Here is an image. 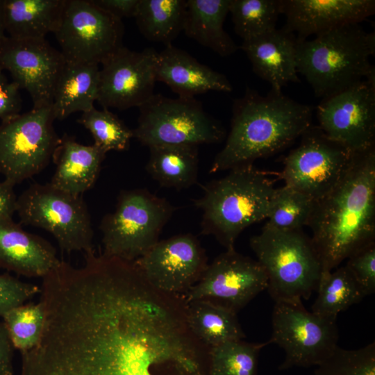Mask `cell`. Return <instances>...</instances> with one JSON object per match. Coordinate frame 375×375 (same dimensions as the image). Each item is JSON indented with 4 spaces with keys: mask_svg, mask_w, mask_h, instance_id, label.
<instances>
[{
    "mask_svg": "<svg viewBox=\"0 0 375 375\" xmlns=\"http://www.w3.org/2000/svg\"><path fill=\"white\" fill-rule=\"evenodd\" d=\"M344 266L365 297L374 293L375 242L349 256Z\"/></svg>",
    "mask_w": 375,
    "mask_h": 375,
    "instance_id": "37",
    "label": "cell"
},
{
    "mask_svg": "<svg viewBox=\"0 0 375 375\" xmlns=\"http://www.w3.org/2000/svg\"><path fill=\"white\" fill-rule=\"evenodd\" d=\"M106 154L94 144H81L74 138L63 135L53 156L56 171L49 183L60 190L81 196L94 185Z\"/></svg>",
    "mask_w": 375,
    "mask_h": 375,
    "instance_id": "23",
    "label": "cell"
},
{
    "mask_svg": "<svg viewBox=\"0 0 375 375\" xmlns=\"http://www.w3.org/2000/svg\"><path fill=\"white\" fill-rule=\"evenodd\" d=\"M13 349L7 329L0 321V375H13Z\"/></svg>",
    "mask_w": 375,
    "mask_h": 375,
    "instance_id": "41",
    "label": "cell"
},
{
    "mask_svg": "<svg viewBox=\"0 0 375 375\" xmlns=\"http://www.w3.org/2000/svg\"><path fill=\"white\" fill-rule=\"evenodd\" d=\"M158 51H131L124 46L101 63L97 101L103 108H139L153 94Z\"/></svg>",
    "mask_w": 375,
    "mask_h": 375,
    "instance_id": "18",
    "label": "cell"
},
{
    "mask_svg": "<svg viewBox=\"0 0 375 375\" xmlns=\"http://www.w3.org/2000/svg\"><path fill=\"white\" fill-rule=\"evenodd\" d=\"M272 344L232 340L210 347L209 362L210 375H256L261 349Z\"/></svg>",
    "mask_w": 375,
    "mask_h": 375,
    "instance_id": "33",
    "label": "cell"
},
{
    "mask_svg": "<svg viewBox=\"0 0 375 375\" xmlns=\"http://www.w3.org/2000/svg\"><path fill=\"white\" fill-rule=\"evenodd\" d=\"M315 200L287 185L276 188L267 212V224L281 230H300L308 226Z\"/></svg>",
    "mask_w": 375,
    "mask_h": 375,
    "instance_id": "32",
    "label": "cell"
},
{
    "mask_svg": "<svg viewBox=\"0 0 375 375\" xmlns=\"http://www.w3.org/2000/svg\"><path fill=\"white\" fill-rule=\"evenodd\" d=\"M156 81L166 84L178 97L193 98L210 91L231 92L226 76L199 62L185 51L173 44L157 53Z\"/></svg>",
    "mask_w": 375,
    "mask_h": 375,
    "instance_id": "20",
    "label": "cell"
},
{
    "mask_svg": "<svg viewBox=\"0 0 375 375\" xmlns=\"http://www.w3.org/2000/svg\"><path fill=\"white\" fill-rule=\"evenodd\" d=\"M66 63L60 51L44 39L0 41V68L8 71L29 94L33 108L51 106L57 81Z\"/></svg>",
    "mask_w": 375,
    "mask_h": 375,
    "instance_id": "16",
    "label": "cell"
},
{
    "mask_svg": "<svg viewBox=\"0 0 375 375\" xmlns=\"http://www.w3.org/2000/svg\"><path fill=\"white\" fill-rule=\"evenodd\" d=\"M185 12L186 0H139L134 18L146 39L167 46L183 31Z\"/></svg>",
    "mask_w": 375,
    "mask_h": 375,
    "instance_id": "29",
    "label": "cell"
},
{
    "mask_svg": "<svg viewBox=\"0 0 375 375\" xmlns=\"http://www.w3.org/2000/svg\"><path fill=\"white\" fill-rule=\"evenodd\" d=\"M353 154L318 126L311 125L301 135L300 144L285 157L279 175L285 185L317 201L338 183Z\"/></svg>",
    "mask_w": 375,
    "mask_h": 375,
    "instance_id": "13",
    "label": "cell"
},
{
    "mask_svg": "<svg viewBox=\"0 0 375 375\" xmlns=\"http://www.w3.org/2000/svg\"><path fill=\"white\" fill-rule=\"evenodd\" d=\"M16 212L22 224L49 232L67 252L93 249L90 215L82 197L50 183L30 185L17 198Z\"/></svg>",
    "mask_w": 375,
    "mask_h": 375,
    "instance_id": "9",
    "label": "cell"
},
{
    "mask_svg": "<svg viewBox=\"0 0 375 375\" xmlns=\"http://www.w3.org/2000/svg\"><path fill=\"white\" fill-rule=\"evenodd\" d=\"M308 226L322 273L375 242V146L353 153L338 183L315 201Z\"/></svg>",
    "mask_w": 375,
    "mask_h": 375,
    "instance_id": "2",
    "label": "cell"
},
{
    "mask_svg": "<svg viewBox=\"0 0 375 375\" xmlns=\"http://www.w3.org/2000/svg\"><path fill=\"white\" fill-rule=\"evenodd\" d=\"M98 6L117 18L133 17L135 14L139 0H92Z\"/></svg>",
    "mask_w": 375,
    "mask_h": 375,
    "instance_id": "40",
    "label": "cell"
},
{
    "mask_svg": "<svg viewBox=\"0 0 375 375\" xmlns=\"http://www.w3.org/2000/svg\"><path fill=\"white\" fill-rule=\"evenodd\" d=\"M18 85L9 81L0 68V119L5 121L19 114L22 98Z\"/></svg>",
    "mask_w": 375,
    "mask_h": 375,
    "instance_id": "39",
    "label": "cell"
},
{
    "mask_svg": "<svg viewBox=\"0 0 375 375\" xmlns=\"http://www.w3.org/2000/svg\"><path fill=\"white\" fill-rule=\"evenodd\" d=\"M230 132L210 173L253 165L290 145L312 125V107L271 90L247 88L233 101Z\"/></svg>",
    "mask_w": 375,
    "mask_h": 375,
    "instance_id": "3",
    "label": "cell"
},
{
    "mask_svg": "<svg viewBox=\"0 0 375 375\" xmlns=\"http://www.w3.org/2000/svg\"><path fill=\"white\" fill-rule=\"evenodd\" d=\"M99 65L66 62L57 81L51 108L56 119L94 108L97 99Z\"/></svg>",
    "mask_w": 375,
    "mask_h": 375,
    "instance_id": "26",
    "label": "cell"
},
{
    "mask_svg": "<svg viewBox=\"0 0 375 375\" xmlns=\"http://www.w3.org/2000/svg\"><path fill=\"white\" fill-rule=\"evenodd\" d=\"M2 3L3 0H0V41L6 36L3 24Z\"/></svg>",
    "mask_w": 375,
    "mask_h": 375,
    "instance_id": "43",
    "label": "cell"
},
{
    "mask_svg": "<svg viewBox=\"0 0 375 375\" xmlns=\"http://www.w3.org/2000/svg\"><path fill=\"white\" fill-rule=\"evenodd\" d=\"M374 12V0H283V28L303 40L347 24L361 23Z\"/></svg>",
    "mask_w": 375,
    "mask_h": 375,
    "instance_id": "19",
    "label": "cell"
},
{
    "mask_svg": "<svg viewBox=\"0 0 375 375\" xmlns=\"http://www.w3.org/2000/svg\"><path fill=\"white\" fill-rule=\"evenodd\" d=\"M17 200L14 185L6 180L0 182V220L12 219L16 212Z\"/></svg>",
    "mask_w": 375,
    "mask_h": 375,
    "instance_id": "42",
    "label": "cell"
},
{
    "mask_svg": "<svg viewBox=\"0 0 375 375\" xmlns=\"http://www.w3.org/2000/svg\"><path fill=\"white\" fill-rule=\"evenodd\" d=\"M202 188V195L194 200L202 212L201 233L213 236L229 250L246 228L266 219L276 188L267 172L248 165L228 170Z\"/></svg>",
    "mask_w": 375,
    "mask_h": 375,
    "instance_id": "5",
    "label": "cell"
},
{
    "mask_svg": "<svg viewBox=\"0 0 375 375\" xmlns=\"http://www.w3.org/2000/svg\"><path fill=\"white\" fill-rule=\"evenodd\" d=\"M134 262L153 287L183 296L201 279L208 265L204 249L191 233L159 240Z\"/></svg>",
    "mask_w": 375,
    "mask_h": 375,
    "instance_id": "17",
    "label": "cell"
},
{
    "mask_svg": "<svg viewBox=\"0 0 375 375\" xmlns=\"http://www.w3.org/2000/svg\"><path fill=\"white\" fill-rule=\"evenodd\" d=\"M316 290L317 296L311 311L334 319L340 312L359 303L365 297L344 265L322 273Z\"/></svg>",
    "mask_w": 375,
    "mask_h": 375,
    "instance_id": "30",
    "label": "cell"
},
{
    "mask_svg": "<svg viewBox=\"0 0 375 375\" xmlns=\"http://www.w3.org/2000/svg\"><path fill=\"white\" fill-rule=\"evenodd\" d=\"M230 3L231 0H186L183 31L220 56L232 55L238 47L224 29Z\"/></svg>",
    "mask_w": 375,
    "mask_h": 375,
    "instance_id": "24",
    "label": "cell"
},
{
    "mask_svg": "<svg viewBox=\"0 0 375 375\" xmlns=\"http://www.w3.org/2000/svg\"><path fill=\"white\" fill-rule=\"evenodd\" d=\"M45 375H210L182 295L141 276L88 289L55 317L39 346Z\"/></svg>",
    "mask_w": 375,
    "mask_h": 375,
    "instance_id": "1",
    "label": "cell"
},
{
    "mask_svg": "<svg viewBox=\"0 0 375 375\" xmlns=\"http://www.w3.org/2000/svg\"><path fill=\"white\" fill-rule=\"evenodd\" d=\"M77 122L90 132L94 144L106 153L128 149L133 138V130L107 108L94 107L83 112Z\"/></svg>",
    "mask_w": 375,
    "mask_h": 375,
    "instance_id": "35",
    "label": "cell"
},
{
    "mask_svg": "<svg viewBox=\"0 0 375 375\" xmlns=\"http://www.w3.org/2000/svg\"><path fill=\"white\" fill-rule=\"evenodd\" d=\"M122 19L92 0H66L54 34L67 62L99 65L123 47Z\"/></svg>",
    "mask_w": 375,
    "mask_h": 375,
    "instance_id": "12",
    "label": "cell"
},
{
    "mask_svg": "<svg viewBox=\"0 0 375 375\" xmlns=\"http://www.w3.org/2000/svg\"><path fill=\"white\" fill-rule=\"evenodd\" d=\"M267 288V277L259 262L233 249L208 265L184 297L186 301H208L238 313Z\"/></svg>",
    "mask_w": 375,
    "mask_h": 375,
    "instance_id": "15",
    "label": "cell"
},
{
    "mask_svg": "<svg viewBox=\"0 0 375 375\" xmlns=\"http://www.w3.org/2000/svg\"><path fill=\"white\" fill-rule=\"evenodd\" d=\"M66 0H3L6 32L14 39H44L60 23Z\"/></svg>",
    "mask_w": 375,
    "mask_h": 375,
    "instance_id": "25",
    "label": "cell"
},
{
    "mask_svg": "<svg viewBox=\"0 0 375 375\" xmlns=\"http://www.w3.org/2000/svg\"><path fill=\"white\" fill-rule=\"evenodd\" d=\"M318 126L353 153L375 146V77L322 99Z\"/></svg>",
    "mask_w": 375,
    "mask_h": 375,
    "instance_id": "14",
    "label": "cell"
},
{
    "mask_svg": "<svg viewBox=\"0 0 375 375\" xmlns=\"http://www.w3.org/2000/svg\"><path fill=\"white\" fill-rule=\"evenodd\" d=\"M1 317L14 349L22 353L39 345L45 319L44 307L40 300L14 307Z\"/></svg>",
    "mask_w": 375,
    "mask_h": 375,
    "instance_id": "34",
    "label": "cell"
},
{
    "mask_svg": "<svg viewBox=\"0 0 375 375\" xmlns=\"http://www.w3.org/2000/svg\"><path fill=\"white\" fill-rule=\"evenodd\" d=\"M133 138L149 147L158 145L220 142L225 137L223 126L193 98H169L154 94L139 108Z\"/></svg>",
    "mask_w": 375,
    "mask_h": 375,
    "instance_id": "8",
    "label": "cell"
},
{
    "mask_svg": "<svg viewBox=\"0 0 375 375\" xmlns=\"http://www.w3.org/2000/svg\"><path fill=\"white\" fill-rule=\"evenodd\" d=\"M40 293V288L12 276L0 274V317Z\"/></svg>",
    "mask_w": 375,
    "mask_h": 375,
    "instance_id": "38",
    "label": "cell"
},
{
    "mask_svg": "<svg viewBox=\"0 0 375 375\" xmlns=\"http://www.w3.org/2000/svg\"><path fill=\"white\" fill-rule=\"evenodd\" d=\"M47 241L25 231L12 219L0 220V267L43 278L60 262Z\"/></svg>",
    "mask_w": 375,
    "mask_h": 375,
    "instance_id": "22",
    "label": "cell"
},
{
    "mask_svg": "<svg viewBox=\"0 0 375 375\" xmlns=\"http://www.w3.org/2000/svg\"><path fill=\"white\" fill-rule=\"evenodd\" d=\"M249 244L275 302L307 300L317 290L322 268L310 238L302 229L281 230L265 224Z\"/></svg>",
    "mask_w": 375,
    "mask_h": 375,
    "instance_id": "6",
    "label": "cell"
},
{
    "mask_svg": "<svg viewBox=\"0 0 375 375\" xmlns=\"http://www.w3.org/2000/svg\"><path fill=\"white\" fill-rule=\"evenodd\" d=\"M149 149L146 170L160 186L181 190L197 183L199 146L158 145L149 147Z\"/></svg>",
    "mask_w": 375,
    "mask_h": 375,
    "instance_id": "27",
    "label": "cell"
},
{
    "mask_svg": "<svg viewBox=\"0 0 375 375\" xmlns=\"http://www.w3.org/2000/svg\"><path fill=\"white\" fill-rule=\"evenodd\" d=\"M315 375H375V343L353 350L338 346Z\"/></svg>",
    "mask_w": 375,
    "mask_h": 375,
    "instance_id": "36",
    "label": "cell"
},
{
    "mask_svg": "<svg viewBox=\"0 0 375 375\" xmlns=\"http://www.w3.org/2000/svg\"><path fill=\"white\" fill-rule=\"evenodd\" d=\"M186 317L191 331L209 348L245 338L237 313L210 301H186Z\"/></svg>",
    "mask_w": 375,
    "mask_h": 375,
    "instance_id": "28",
    "label": "cell"
},
{
    "mask_svg": "<svg viewBox=\"0 0 375 375\" xmlns=\"http://www.w3.org/2000/svg\"><path fill=\"white\" fill-rule=\"evenodd\" d=\"M272 324L269 340L285 354L280 370L317 366L338 346L336 319L307 310L302 301L275 302Z\"/></svg>",
    "mask_w": 375,
    "mask_h": 375,
    "instance_id": "11",
    "label": "cell"
},
{
    "mask_svg": "<svg viewBox=\"0 0 375 375\" xmlns=\"http://www.w3.org/2000/svg\"><path fill=\"white\" fill-rule=\"evenodd\" d=\"M374 53V32H367L360 23L347 24L312 40H297V72L315 96L324 99L375 77L369 61Z\"/></svg>",
    "mask_w": 375,
    "mask_h": 375,
    "instance_id": "4",
    "label": "cell"
},
{
    "mask_svg": "<svg viewBox=\"0 0 375 375\" xmlns=\"http://www.w3.org/2000/svg\"><path fill=\"white\" fill-rule=\"evenodd\" d=\"M283 12V0H231L229 13L234 30L242 41L276 28Z\"/></svg>",
    "mask_w": 375,
    "mask_h": 375,
    "instance_id": "31",
    "label": "cell"
},
{
    "mask_svg": "<svg viewBox=\"0 0 375 375\" xmlns=\"http://www.w3.org/2000/svg\"><path fill=\"white\" fill-rule=\"evenodd\" d=\"M175 208L147 189L123 190L100 224L103 254L134 262L158 241Z\"/></svg>",
    "mask_w": 375,
    "mask_h": 375,
    "instance_id": "7",
    "label": "cell"
},
{
    "mask_svg": "<svg viewBox=\"0 0 375 375\" xmlns=\"http://www.w3.org/2000/svg\"><path fill=\"white\" fill-rule=\"evenodd\" d=\"M297 38L283 28L242 41L240 46L253 71L267 81L272 90L282 92L288 83H299L297 68Z\"/></svg>",
    "mask_w": 375,
    "mask_h": 375,
    "instance_id": "21",
    "label": "cell"
},
{
    "mask_svg": "<svg viewBox=\"0 0 375 375\" xmlns=\"http://www.w3.org/2000/svg\"><path fill=\"white\" fill-rule=\"evenodd\" d=\"M51 106L33 108L0 124V173L12 185L40 172L53 158L60 138Z\"/></svg>",
    "mask_w": 375,
    "mask_h": 375,
    "instance_id": "10",
    "label": "cell"
}]
</instances>
